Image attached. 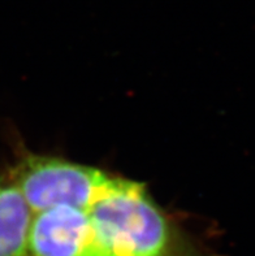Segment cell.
Wrapping results in <instances>:
<instances>
[{"mask_svg":"<svg viewBox=\"0 0 255 256\" xmlns=\"http://www.w3.org/2000/svg\"><path fill=\"white\" fill-rule=\"evenodd\" d=\"M89 212L100 256H204L141 182L121 178Z\"/></svg>","mask_w":255,"mask_h":256,"instance_id":"obj_1","label":"cell"},{"mask_svg":"<svg viewBox=\"0 0 255 256\" xmlns=\"http://www.w3.org/2000/svg\"><path fill=\"white\" fill-rule=\"evenodd\" d=\"M10 173L34 214L58 206L89 211L123 178L58 156L33 152L21 154Z\"/></svg>","mask_w":255,"mask_h":256,"instance_id":"obj_2","label":"cell"},{"mask_svg":"<svg viewBox=\"0 0 255 256\" xmlns=\"http://www.w3.org/2000/svg\"><path fill=\"white\" fill-rule=\"evenodd\" d=\"M29 256H100L90 212L58 206L34 214Z\"/></svg>","mask_w":255,"mask_h":256,"instance_id":"obj_3","label":"cell"},{"mask_svg":"<svg viewBox=\"0 0 255 256\" xmlns=\"http://www.w3.org/2000/svg\"><path fill=\"white\" fill-rule=\"evenodd\" d=\"M33 216L10 170L0 173V256H29Z\"/></svg>","mask_w":255,"mask_h":256,"instance_id":"obj_4","label":"cell"}]
</instances>
